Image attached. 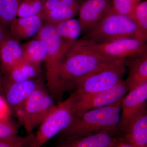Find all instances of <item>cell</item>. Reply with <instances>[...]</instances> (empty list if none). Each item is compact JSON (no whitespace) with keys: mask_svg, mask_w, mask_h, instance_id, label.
Here are the masks:
<instances>
[{"mask_svg":"<svg viewBox=\"0 0 147 147\" xmlns=\"http://www.w3.org/2000/svg\"><path fill=\"white\" fill-rule=\"evenodd\" d=\"M18 124L8 116L0 119V140L18 136Z\"/></svg>","mask_w":147,"mask_h":147,"instance_id":"cell-26","label":"cell"},{"mask_svg":"<svg viewBox=\"0 0 147 147\" xmlns=\"http://www.w3.org/2000/svg\"><path fill=\"white\" fill-rule=\"evenodd\" d=\"M112 7V0H83L78 12L83 34L94 27Z\"/></svg>","mask_w":147,"mask_h":147,"instance_id":"cell-11","label":"cell"},{"mask_svg":"<svg viewBox=\"0 0 147 147\" xmlns=\"http://www.w3.org/2000/svg\"><path fill=\"white\" fill-rule=\"evenodd\" d=\"M21 47L22 60L35 65L41 66L47 53V46L44 41L34 38L21 45Z\"/></svg>","mask_w":147,"mask_h":147,"instance_id":"cell-19","label":"cell"},{"mask_svg":"<svg viewBox=\"0 0 147 147\" xmlns=\"http://www.w3.org/2000/svg\"><path fill=\"white\" fill-rule=\"evenodd\" d=\"M128 75L124 81L128 92L147 82V52L125 59Z\"/></svg>","mask_w":147,"mask_h":147,"instance_id":"cell-16","label":"cell"},{"mask_svg":"<svg viewBox=\"0 0 147 147\" xmlns=\"http://www.w3.org/2000/svg\"><path fill=\"white\" fill-rule=\"evenodd\" d=\"M121 132L123 139L134 147H147L146 105L131 118Z\"/></svg>","mask_w":147,"mask_h":147,"instance_id":"cell-13","label":"cell"},{"mask_svg":"<svg viewBox=\"0 0 147 147\" xmlns=\"http://www.w3.org/2000/svg\"><path fill=\"white\" fill-rule=\"evenodd\" d=\"M7 117L5 115V105L4 104L3 101L0 98V119Z\"/></svg>","mask_w":147,"mask_h":147,"instance_id":"cell-32","label":"cell"},{"mask_svg":"<svg viewBox=\"0 0 147 147\" xmlns=\"http://www.w3.org/2000/svg\"><path fill=\"white\" fill-rule=\"evenodd\" d=\"M44 83L41 75L24 82L3 83L6 102L13 114L21 108L32 94Z\"/></svg>","mask_w":147,"mask_h":147,"instance_id":"cell-10","label":"cell"},{"mask_svg":"<svg viewBox=\"0 0 147 147\" xmlns=\"http://www.w3.org/2000/svg\"><path fill=\"white\" fill-rule=\"evenodd\" d=\"M39 15L16 18L11 24L9 32L11 37L18 42L35 36L43 25Z\"/></svg>","mask_w":147,"mask_h":147,"instance_id":"cell-15","label":"cell"},{"mask_svg":"<svg viewBox=\"0 0 147 147\" xmlns=\"http://www.w3.org/2000/svg\"><path fill=\"white\" fill-rule=\"evenodd\" d=\"M63 6L60 0H45L42 12L53 10Z\"/></svg>","mask_w":147,"mask_h":147,"instance_id":"cell-28","label":"cell"},{"mask_svg":"<svg viewBox=\"0 0 147 147\" xmlns=\"http://www.w3.org/2000/svg\"><path fill=\"white\" fill-rule=\"evenodd\" d=\"M132 19L145 41L147 40V1H142L134 8Z\"/></svg>","mask_w":147,"mask_h":147,"instance_id":"cell-23","label":"cell"},{"mask_svg":"<svg viewBox=\"0 0 147 147\" xmlns=\"http://www.w3.org/2000/svg\"><path fill=\"white\" fill-rule=\"evenodd\" d=\"M119 130H105L61 142L56 147H110L120 139Z\"/></svg>","mask_w":147,"mask_h":147,"instance_id":"cell-14","label":"cell"},{"mask_svg":"<svg viewBox=\"0 0 147 147\" xmlns=\"http://www.w3.org/2000/svg\"><path fill=\"white\" fill-rule=\"evenodd\" d=\"M88 49L112 59H125L147 52L146 42L136 38H124L102 43L79 39Z\"/></svg>","mask_w":147,"mask_h":147,"instance_id":"cell-8","label":"cell"},{"mask_svg":"<svg viewBox=\"0 0 147 147\" xmlns=\"http://www.w3.org/2000/svg\"><path fill=\"white\" fill-rule=\"evenodd\" d=\"M56 105L44 84L32 94L14 115L28 134L40 125Z\"/></svg>","mask_w":147,"mask_h":147,"instance_id":"cell-6","label":"cell"},{"mask_svg":"<svg viewBox=\"0 0 147 147\" xmlns=\"http://www.w3.org/2000/svg\"><path fill=\"white\" fill-rule=\"evenodd\" d=\"M121 102V118L119 130L121 132L131 118L146 105L147 82L129 91Z\"/></svg>","mask_w":147,"mask_h":147,"instance_id":"cell-12","label":"cell"},{"mask_svg":"<svg viewBox=\"0 0 147 147\" xmlns=\"http://www.w3.org/2000/svg\"><path fill=\"white\" fill-rule=\"evenodd\" d=\"M35 133H28L23 136L16 137L0 140V147H28L34 137Z\"/></svg>","mask_w":147,"mask_h":147,"instance_id":"cell-27","label":"cell"},{"mask_svg":"<svg viewBox=\"0 0 147 147\" xmlns=\"http://www.w3.org/2000/svg\"><path fill=\"white\" fill-rule=\"evenodd\" d=\"M79 7L63 6L53 10L42 12L40 16L43 22L54 26L62 21L74 18L78 13Z\"/></svg>","mask_w":147,"mask_h":147,"instance_id":"cell-21","label":"cell"},{"mask_svg":"<svg viewBox=\"0 0 147 147\" xmlns=\"http://www.w3.org/2000/svg\"><path fill=\"white\" fill-rule=\"evenodd\" d=\"M142 1V0H112V8L117 13L132 19L134 8Z\"/></svg>","mask_w":147,"mask_h":147,"instance_id":"cell-25","label":"cell"},{"mask_svg":"<svg viewBox=\"0 0 147 147\" xmlns=\"http://www.w3.org/2000/svg\"><path fill=\"white\" fill-rule=\"evenodd\" d=\"M35 38L44 41L47 46L45 63L46 87L57 103L62 100L64 94L61 75L64 59L69 48L74 42L65 41L57 33L53 25L43 24Z\"/></svg>","mask_w":147,"mask_h":147,"instance_id":"cell-2","label":"cell"},{"mask_svg":"<svg viewBox=\"0 0 147 147\" xmlns=\"http://www.w3.org/2000/svg\"><path fill=\"white\" fill-rule=\"evenodd\" d=\"M119 60L105 57L88 49L79 40L72 43L64 59L62 84L65 92L73 90L78 81L111 65Z\"/></svg>","mask_w":147,"mask_h":147,"instance_id":"cell-1","label":"cell"},{"mask_svg":"<svg viewBox=\"0 0 147 147\" xmlns=\"http://www.w3.org/2000/svg\"><path fill=\"white\" fill-rule=\"evenodd\" d=\"M125 59L98 70L78 81L73 91L82 94H91L107 90L123 81L126 71Z\"/></svg>","mask_w":147,"mask_h":147,"instance_id":"cell-7","label":"cell"},{"mask_svg":"<svg viewBox=\"0 0 147 147\" xmlns=\"http://www.w3.org/2000/svg\"><path fill=\"white\" fill-rule=\"evenodd\" d=\"M76 92L74 107L76 116L88 110L108 106L121 100L128 92L123 80L110 89L91 94Z\"/></svg>","mask_w":147,"mask_h":147,"instance_id":"cell-9","label":"cell"},{"mask_svg":"<svg viewBox=\"0 0 147 147\" xmlns=\"http://www.w3.org/2000/svg\"><path fill=\"white\" fill-rule=\"evenodd\" d=\"M22 50L19 42L7 37L0 45V68L2 73L8 72L22 60Z\"/></svg>","mask_w":147,"mask_h":147,"instance_id":"cell-17","label":"cell"},{"mask_svg":"<svg viewBox=\"0 0 147 147\" xmlns=\"http://www.w3.org/2000/svg\"><path fill=\"white\" fill-rule=\"evenodd\" d=\"M45 0H23L17 13L18 18L40 16Z\"/></svg>","mask_w":147,"mask_h":147,"instance_id":"cell-24","label":"cell"},{"mask_svg":"<svg viewBox=\"0 0 147 147\" xmlns=\"http://www.w3.org/2000/svg\"><path fill=\"white\" fill-rule=\"evenodd\" d=\"M9 36L10 35H9L8 30L5 28L4 27L0 25V45L2 42Z\"/></svg>","mask_w":147,"mask_h":147,"instance_id":"cell-31","label":"cell"},{"mask_svg":"<svg viewBox=\"0 0 147 147\" xmlns=\"http://www.w3.org/2000/svg\"><path fill=\"white\" fill-rule=\"evenodd\" d=\"M124 38H136L146 42L134 21L129 17L117 13L112 7L82 38L94 43H102Z\"/></svg>","mask_w":147,"mask_h":147,"instance_id":"cell-4","label":"cell"},{"mask_svg":"<svg viewBox=\"0 0 147 147\" xmlns=\"http://www.w3.org/2000/svg\"><path fill=\"white\" fill-rule=\"evenodd\" d=\"M54 26L59 36L68 42L77 41L83 34L82 27L78 19H68L54 25Z\"/></svg>","mask_w":147,"mask_h":147,"instance_id":"cell-20","label":"cell"},{"mask_svg":"<svg viewBox=\"0 0 147 147\" xmlns=\"http://www.w3.org/2000/svg\"><path fill=\"white\" fill-rule=\"evenodd\" d=\"M23 0H0V25L8 30Z\"/></svg>","mask_w":147,"mask_h":147,"instance_id":"cell-22","label":"cell"},{"mask_svg":"<svg viewBox=\"0 0 147 147\" xmlns=\"http://www.w3.org/2000/svg\"><path fill=\"white\" fill-rule=\"evenodd\" d=\"M41 66L35 65L21 60L5 74L3 83L24 82L41 75Z\"/></svg>","mask_w":147,"mask_h":147,"instance_id":"cell-18","label":"cell"},{"mask_svg":"<svg viewBox=\"0 0 147 147\" xmlns=\"http://www.w3.org/2000/svg\"><path fill=\"white\" fill-rule=\"evenodd\" d=\"M110 147H134L129 144L128 142L123 139L121 136V138L116 144Z\"/></svg>","mask_w":147,"mask_h":147,"instance_id":"cell-30","label":"cell"},{"mask_svg":"<svg viewBox=\"0 0 147 147\" xmlns=\"http://www.w3.org/2000/svg\"><path fill=\"white\" fill-rule=\"evenodd\" d=\"M76 99V93L73 91L65 100L57 103L54 110L38 126L28 147L43 146L71 124L76 116L74 107Z\"/></svg>","mask_w":147,"mask_h":147,"instance_id":"cell-5","label":"cell"},{"mask_svg":"<svg viewBox=\"0 0 147 147\" xmlns=\"http://www.w3.org/2000/svg\"><path fill=\"white\" fill-rule=\"evenodd\" d=\"M64 6L74 7L79 6L83 0H60Z\"/></svg>","mask_w":147,"mask_h":147,"instance_id":"cell-29","label":"cell"},{"mask_svg":"<svg viewBox=\"0 0 147 147\" xmlns=\"http://www.w3.org/2000/svg\"><path fill=\"white\" fill-rule=\"evenodd\" d=\"M121 100L112 105L91 109L75 116L71 124L59 134L61 142L102 130H119Z\"/></svg>","mask_w":147,"mask_h":147,"instance_id":"cell-3","label":"cell"}]
</instances>
